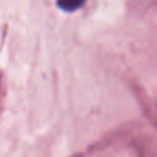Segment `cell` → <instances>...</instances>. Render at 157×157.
<instances>
[{
	"instance_id": "cell-1",
	"label": "cell",
	"mask_w": 157,
	"mask_h": 157,
	"mask_svg": "<svg viewBox=\"0 0 157 157\" xmlns=\"http://www.w3.org/2000/svg\"><path fill=\"white\" fill-rule=\"evenodd\" d=\"M84 2L85 0H59L58 5L65 11H74L81 7Z\"/></svg>"
}]
</instances>
